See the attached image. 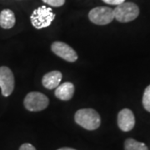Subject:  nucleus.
Listing matches in <instances>:
<instances>
[{"label":"nucleus","instance_id":"obj_5","mask_svg":"<svg viewBox=\"0 0 150 150\" xmlns=\"http://www.w3.org/2000/svg\"><path fill=\"white\" fill-rule=\"evenodd\" d=\"M88 18L97 25H107L114 19L113 9L108 7H97L88 13Z\"/></svg>","mask_w":150,"mask_h":150},{"label":"nucleus","instance_id":"obj_17","mask_svg":"<svg viewBox=\"0 0 150 150\" xmlns=\"http://www.w3.org/2000/svg\"><path fill=\"white\" fill-rule=\"evenodd\" d=\"M58 150H76V149H72V148H67V147H64V148L59 149Z\"/></svg>","mask_w":150,"mask_h":150},{"label":"nucleus","instance_id":"obj_13","mask_svg":"<svg viewBox=\"0 0 150 150\" xmlns=\"http://www.w3.org/2000/svg\"><path fill=\"white\" fill-rule=\"evenodd\" d=\"M143 105L145 110L150 112V85H149L144 93L143 96Z\"/></svg>","mask_w":150,"mask_h":150},{"label":"nucleus","instance_id":"obj_2","mask_svg":"<svg viewBox=\"0 0 150 150\" xmlns=\"http://www.w3.org/2000/svg\"><path fill=\"white\" fill-rule=\"evenodd\" d=\"M55 18V14L51 8L41 6L33 12L30 16V20L33 26L37 29H42L51 25Z\"/></svg>","mask_w":150,"mask_h":150},{"label":"nucleus","instance_id":"obj_11","mask_svg":"<svg viewBox=\"0 0 150 150\" xmlns=\"http://www.w3.org/2000/svg\"><path fill=\"white\" fill-rule=\"evenodd\" d=\"M15 15L10 9H4L0 13V26L4 29L12 28L15 25Z\"/></svg>","mask_w":150,"mask_h":150},{"label":"nucleus","instance_id":"obj_3","mask_svg":"<svg viewBox=\"0 0 150 150\" xmlns=\"http://www.w3.org/2000/svg\"><path fill=\"white\" fill-rule=\"evenodd\" d=\"M114 18L120 23H129L139 15V8L134 3L124 2L113 9Z\"/></svg>","mask_w":150,"mask_h":150},{"label":"nucleus","instance_id":"obj_16","mask_svg":"<svg viewBox=\"0 0 150 150\" xmlns=\"http://www.w3.org/2000/svg\"><path fill=\"white\" fill-rule=\"evenodd\" d=\"M19 150H37L31 144H23L20 146Z\"/></svg>","mask_w":150,"mask_h":150},{"label":"nucleus","instance_id":"obj_8","mask_svg":"<svg viewBox=\"0 0 150 150\" xmlns=\"http://www.w3.org/2000/svg\"><path fill=\"white\" fill-rule=\"evenodd\" d=\"M118 128L123 132H129L134 128L135 117L129 108H123L118 114Z\"/></svg>","mask_w":150,"mask_h":150},{"label":"nucleus","instance_id":"obj_7","mask_svg":"<svg viewBox=\"0 0 150 150\" xmlns=\"http://www.w3.org/2000/svg\"><path fill=\"white\" fill-rule=\"evenodd\" d=\"M51 49L57 56L70 63H74L78 59V54L73 48L64 42H54L51 45Z\"/></svg>","mask_w":150,"mask_h":150},{"label":"nucleus","instance_id":"obj_1","mask_svg":"<svg viewBox=\"0 0 150 150\" xmlns=\"http://www.w3.org/2000/svg\"><path fill=\"white\" fill-rule=\"evenodd\" d=\"M74 120L77 124L87 130H95L101 124L100 115L93 108H82L75 112Z\"/></svg>","mask_w":150,"mask_h":150},{"label":"nucleus","instance_id":"obj_6","mask_svg":"<svg viewBox=\"0 0 150 150\" xmlns=\"http://www.w3.org/2000/svg\"><path fill=\"white\" fill-rule=\"evenodd\" d=\"M14 76L12 70L6 67H0V88L1 93L4 97H8L14 89Z\"/></svg>","mask_w":150,"mask_h":150},{"label":"nucleus","instance_id":"obj_10","mask_svg":"<svg viewBox=\"0 0 150 150\" xmlns=\"http://www.w3.org/2000/svg\"><path fill=\"white\" fill-rule=\"evenodd\" d=\"M63 74L59 71H52L44 75L42 79V83L47 89H54L60 84Z\"/></svg>","mask_w":150,"mask_h":150},{"label":"nucleus","instance_id":"obj_4","mask_svg":"<svg viewBox=\"0 0 150 150\" xmlns=\"http://www.w3.org/2000/svg\"><path fill=\"white\" fill-rule=\"evenodd\" d=\"M49 99L46 95L39 92H30L28 93L23 104L26 109L30 112H39L48 106Z\"/></svg>","mask_w":150,"mask_h":150},{"label":"nucleus","instance_id":"obj_9","mask_svg":"<svg viewBox=\"0 0 150 150\" xmlns=\"http://www.w3.org/2000/svg\"><path fill=\"white\" fill-rule=\"evenodd\" d=\"M74 85L72 83L66 82V83H64L62 84H59L56 88L54 94L60 100L69 101L74 96Z\"/></svg>","mask_w":150,"mask_h":150},{"label":"nucleus","instance_id":"obj_15","mask_svg":"<svg viewBox=\"0 0 150 150\" xmlns=\"http://www.w3.org/2000/svg\"><path fill=\"white\" fill-rule=\"evenodd\" d=\"M105 4L110 5H119L125 2V0H103Z\"/></svg>","mask_w":150,"mask_h":150},{"label":"nucleus","instance_id":"obj_14","mask_svg":"<svg viewBox=\"0 0 150 150\" xmlns=\"http://www.w3.org/2000/svg\"><path fill=\"white\" fill-rule=\"evenodd\" d=\"M43 3L52 7H61L64 4L65 0H43Z\"/></svg>","mask_w":150,"mask_h":150},{"label":"nucleus","instance_id":"obj_12","mask_svg":"<svg viewBox=\"0 0 150 150\" xmlns=\"http://www.w3.org/2000/svg\"><path fill=\"white\" fill-rule=\"evenodd\" d=\"M124 150H149L145 144L134 139H128L124 142Z\"/></svg>","mask_w":150,"mask_h":150}]
</instances>
